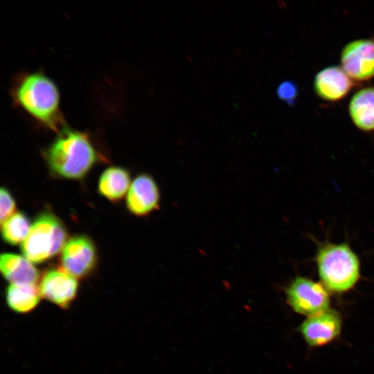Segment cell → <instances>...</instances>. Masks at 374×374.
Wrapping results in <instances>:
<instances>
[{
	"instance_id": "cell-2",
	"label": "cell",
	"mask_w": 374,
	"mask_h": 374,
	"mask_svg": "<svg viewBox=\"0 0 374 374\" xmlns=\"http://www.w3.org/2000/svg\"><path fill=\"white\" fill-rule=\"evenodd\" d=\"M44 157L55 176L79 179L100 160V154L89 134L66 126L44 150Z\"/></svg>"
},
{
	"instance_id": "cell-13",
	"label": "cell",
	"mask_w": 374,
	"mask_h": 374,
	"mask_svg": "<svg viewBox=\"0 0 374 374\" xmlns=\"http://www.w3.org/2000/svg\"><path fill=\"white\" fill-rule=\"evenodd\" d=\"M349 114L355 126L361 130H374V87L362 89L352 97Z\"/></svg>"
},
{
	"instance_id": "cell-18",
	"label": "cell",
	"mask_w": 374,
	"mask_h": 374,
	"mask_svg": "<svg viewBox=\"0 0 374 374\" xmlns=\"http://www.w3.org/2000/svg\"><path fill=\"white\" fill-rule=\"evenodd\" d=\"M278 97L286 102L288 105H294L297 96L299 89L296 84L290 80H286L281 82L277 87Z\"/></svg>"
},
{
	"instance_id": "cell-3",
	"label": "cell",
	"mask_w": 374,
	"mask_h": 374,
	"mask_svg": "<svg viewBox=\"0 0 374 374\" xmlns=\"http://www.w3.org/2000/svg\"><path fill=\"white\" fill-rule=\"evenodd\" d=\"M314 261L321 284L331 292H348L360 278L359 258L347 242H317Z\"/></svg>"
},
{
	"instance_id": "cell-15",
	"label": "cell",
	"mask_w": 374,
	"mask_h": 374,
	"mask_svg": "<svg viewBox=\"0 0 374 374\" xmlns=\"http://www.w3.org/2000/svg\"><path fill=\"white\" fill-rule=\"evenodd\" d=\"M41 299L36 285L10 284L6 292V301L9 308L19 314H27L38 305Z\"/></svg>"
},
{
	"instance_id": "cell-5",
	"label": "cell",
	"mask_w": 374,
	"mask_h": 374,
	"mask_svg": "<svg viewBox=\"0 0 374 374\" xmlns=\"http://www.w3.org/2000/svg\"><path fill=\"white\" fill-rule=\"evenodd\" d=\"M285 292L288 305L300 314L310 317L329 309L328 290L309 278L296 276L286 287Z\"/></svg>"
},
{
	"instance_id": "cell-12",
	"label": "cell",
	"mask_w": 374,
	"mask_h": 374,
	"mask_svg": "<svg viewBox=\"0 0 374 374\" xmlns=\"http://www.w3.org/2000/svg\"><path fill=\"white\" fill-rule=\"evenodd\" d=\"M0 269L2 276L10 284L36 285L38 270L26 258L11 253L1 255Z\"/></svg>"
},
{
	"instance_id": "cell-11",
	"label": "cell",
	"mask_w": 374,
	"mask_h": 374,
	"mask_svg": "<svg viewBox=\"0 0 374 374\" xmlns=\"http://www.w3.org/2000/svg\"><path fill=\"white\" fill-rule=\"evenodd\" d=\"M354 85L342 67L332 66L319 71L315 76L314 87L317 94L328 101H337L346 96Z\"/></svg>"
},
{
	"instance_id": "cell-14",
	"label": "cell",
	"mask_w": 374,
	"mask_h": 374,
	"mask_svg": "<svg viewBox=\"0 0 374 374\" xmlns=\"http://www.w3.org/2000/svg\"><path fill=\"white\" fill-rule=\"evenodd\" d=\"M130 175L123 168L111 166L101 174L98 189L99 193L112 202L121 199L130 187Z\"/></svg>"
},
{
	"instance_id": "cell-9",
	"label": "cell",
	"mask_w": 374,
	"mask_h": 374,
	"mask_svg": "<svg viewBox=\"0 0 374 374\" xmlns=\"http://www.w3.org/2000/svg\"><path fill=\"white\" fill-rule=\"evenodd\" d=\"M341 330V316L331 309L308 317L299 328L304 339L312 346L332 341L340 334Z\"/></svg>"
},
{
	"instance_id": "cell-1",
	"label": "cell",
	"mask_w": 374,
	"mask_h": 374,
	"mask_svg": "<svg viewBox=\"0 0 374 374\" xmlns=\"http://www.w3.org/2000/svg\"><path fill=\"white\" fill-rule=\"evenodd\" d=\"M15 104L35 121L58 133L66 125L60 109L59 90L43 72L19 75L11 89Z\"/></svg>"
},
{
	"instance_id": "cell-6",
	"label": "cell",
	"mask_w": 374,
	"mask_h": 374,
	"mask_svg": "<svg viewBox=\"0 0 374 374\" xmlns=\"http://www.w3.org/2000/svg\"><path fill=\"white\" fill-rule=\"evenodd\" d=\"M97 263V251L93 241L85 235L68 240L60 256L61 269L77 278L88 276Z\"/></svg>"
},
{
	"instance_id": "cell-17",
	"label": "cell",
	"mask_w": 374,
	"mask_h": 374,
	"mask_svg": "<svg viewBox=\"0 0 374 374\" xmlns=\"http://www.w3.org/2000/svg\"><path fill=\"white\" fill-rule=\"evenodd\" d=\"M0 221L3 223L8 218L15 213L16 203L10 193L6 188H1L0 190Z\"/></svg>"
},
{
	"instance_id": "cell-10",
	"label": "cell",
	"mask_w": 374,
	"mask_h": 374,
	"mask_svg": "<svg viewBox=\"0 0 374 374\" xmlns=\"http://www.w3.org/2000/svg\"><path fill=\"white\" fill-rule=\"evenodd\" d=\"M160 193L154 179L141 174L131 183L126 199L127 209L136 216H145L159 206Z\"/></svg>"
},
{
	"instance_id": "cell-16",
	"label": "cell",
	"mask_w": 374,
	"mask_h": 374,
	"mask_svg": "<svg viewBox=\"0 0 374 374\" xmlns=\"http://www.w3.org/2000/svg\"><path fill=\"white\" fill-rule=\"evenodd\" d=\"M3 240L11 245L23 243L30 229L28 217L22 212H17L1 224Z\"/></svg>"
},
{
	"instance_id": "cell-4",
	"label": "cell",
	"mask_w": 374,
	"mask_h": 374,
	"mask_svg": "<svg viewBox=\"0 0 374 374\" xmlns=\"http://www.w3.org/2000/svg\"><path fill=\"white\" fill-rule=\"evenodd\" d=\"M67 240V231L62 222L53 213L43 212L31 225L21 249L31 262L41 263L62 250Z\"/></svg>"
},
{
	"instance_id": "cell-7",
	"label": "cell",
	"mask_w": 374,
	"mask_h": 374,
	"mask_svg": "<svg viewBox=\"0 0 374 374\" xmlns=\"http://www.w3.org/2000/svg\"><path fill=\"white\" fill-rule=\"evenodd\" d=\"M341 63L351 79L363 81L374 77V40L361 39L346 44L341 53Z\"/></svg>"
},
{
	"instance_id": "cell-8",
	"label": "cell",
	"mask_w": 374,
	"mask_h": 374,
	"mask_svg": "<svg viewBox=\"0 0 374 374\" xmlns=\"http://www.w3.org/2000/svg\"><path fill=\"white\" fill-rule=\"evenodd\" d=\"M41 297L62 309L69 308L75 299L77 279L62 269L46 271L39 280Z\"/></svg>"
}]
</instances>
